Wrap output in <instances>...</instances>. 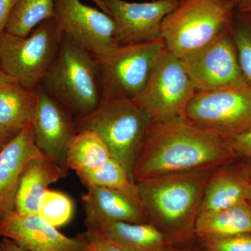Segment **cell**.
<instances>
[{
  "instance_id": "obj_1",
  "label": "cell",
  "mask_w": 251,
  "mask_h": 251,
  "mask_svg": "<svg viewBox=\"0 0 251 251\" xmlns=\"http://www.w3.org/2000/svg\"><path fill=\"white\" fill-rule=\"evenodd\" d=\"M233 157L221 135L185 117L153 121L137 156L133 179L135 183L171 173L216 169Z\"/></svg>"
},
{
  "instance_id": "obj_2",
  "label": "cell",
  "mask_w": 251,
  "mask_h": 251,
  "mask_svg": "<svg viewBox=\"0 0 251 251\" xmlns=\"http://www.w3.org/2000/svg\"><path fill=\"white\" fill-rule=\"evenodd\" d=\"M214 170L180 172L135 181L149 222L173 245L182 247L196 239L195 225Z\"/></svg>"
},
{
  "instance_id": "obj_3",
  "label": "cell",
  "mask_w": 251,
  "mask_h": 251,
  "mask_svg": "<svg viewBox=\"0 0 251 251\" xmlns=\"http://www.w3.org/2000/svg\"><path fill=\"white\" fill-rule=\"evenodd\" d=\"M152 119L133 99H102L85 117L76 118L77 130L91 129L105 142L112 158L131 179L135 161ZM134 181V180H133Z\"/></svg>"
},
{
  "instance_id": "obj_4",
  "label": "cell",
  "mask_w": 251,
  "mask_h": 251,
  "mask_svg": "<svg viewBox=\"0 0 251 251\" xmlns=\"http://www.w3.org/2000/svg\"><path fill=\"white\" fill-rule=\"evenodd\" d=\"M92 55L63 36L40 85L76 118L93 112L101 100L98 63Z\"/></svg>"
},
{
  "instance_id": "obj_5",
  "label": "cell",
  "mask_w": 251,
  "mask_h": 251,
  "mask_svg": "<svg viewBox=\"0 0 251 251\" xmlns=\"http://www.w3.org/2000/svg\"><path fill=\"white\" fill-rule=\"evenodd\" d=\"M235 5L230 0H180L162 23L166 49L181 58L207 46L231 27Z\"/></svg>"
},
{
  "instance_id": "obj_6",
  "label": "cell",
  "mask_w": 251,
  "mask_h": 251,
  "mask_svg": "<svg viewBox=\"0 0 251 251\" xmlns=\"http://www.w3.org/2000/svg\"><path fill=\"white\" fill-rule=\"evenodd\" d=\"M63 39L54 19L41 23L25 37L0 34V67L8 76L36 89L58 53Z\"/></svg>"
},
{
  "instance_id": "obj_7",
  "label": "cell",
  "mask_w": 251,
  "mask_h": 251,
  "mask_svg": "<svg viewBox=\"0 0 251 251\" xmlns=\"http://www.w3.org/2000/svg\"><path fill=\"white\" fill-rule=\"evenodd\" d=\"M166 49L163 39L120 45L94 57L98 63L102 99H134L148 82Z\"/></svg>"
},
{
  "instance_id": "obj_8",
  "label": "cell",
  "mask_w": 251,
  "mask_h": 251,
  "mask_svg": "<svg viewBox=\"0 0 251 251\" xmlns=\"http://www.w3.org/2000/svg\"><path fill=\"white\" fill-rule=\"evenodd\" d=\"M184 117L224 138L251 128V86L196 91Z\"/></svg>"
},
{
  "instance_id": "obj_9",
  "label": "cell",
  "mask_w": 251,
  "mask_h": 251,
  "mask_svg": "<svg viewBox=\"0 0 251 251\" xmlns=\"http://www.w3.org/2000/svg\"><path fill=\"white\" fill-rule=\"evenodd\" d=\"M196 90L181 59L165 50L152 69L146 85L133 99L153 121L184 117Z\"/></svg>"
},
{
  "instance_id": "obj_10",
  "label": "cell",
  "mask_w": 251,
  "mask_h": 251,
  "mask_svg": "<svg viewBox=\"0 0 251 251\" xmlns=\"http://www.w3.org/2000/svg\"><path fill=\"white\" fill-rule=\"evenodd\" d=\"M54 19L64 38L94 57L120 46L112 18L80 0H54Z\"/></svg>"
},
{
  "instance_id": "obj_11",
  "label": "cell",
  "mask_w": 251,
  "mask_h": 251,
  "mask_svg": "<svg viewBox=\"0 0 251 251\" xmlns=\"http://www.w3.org/2000/svg\"><path fill=\"white\" fill-rule=\"evenodd\" d=\"M180 59L196 91L247 84L239 66L231 27L207 46Z\"/></svg>"
},
{
  "instance_id": "obj_12",
  "label": "cell",
  "mask_w": 251,
  "mask_h": 251,
  "mask_svg": "<svg viewBox=\"0 0 251 251\" xmlns=\"http://www.w3.org/2000/svg\"><path fill=\"white\" fill-rule=\"evenodd\" d=\"M93 1L115 22L119 45L161 39L163 20L180 2V0H153L146 2L125 0Z\"/></svg>"
},
{
  "instance_id": "obj_13",
  "label": "cell",
  "mask_w": 251,
  "mask_h": 251,
  "mask_svg": "<svg viewBox=\"0 0 251 251\" xmlns=\"http://www.w3.org/2000/svg\"><path fill=\"white\" fill-rule=\"evenodd\" d=\"M37 90V103L32 125L36 147L41 152L69 171L66 165L69 144L76 133L72 114L42 87Z\"/></svg>"
},
{
  "instance_id": "obj_14",
  "label": "cell",
  "mask_w": 251,
  "mask_h": 251,
  "mask_svg": "<svg viewBox=\"0 0 251 251\" xmlns=\"http://www.w3.org/2000/svg\"><path fill=\"white\" fill-rule=\"evenodd\" d=\"M0 237L27 251H82V234L68 237L37 214L13 211L0 219Z\"/></svg>"
},
{
  "instance_id": "obj_15",
  "label": "cell",
  "mask_w": 251,
  "mask_h": 251,
  "mask_svg": "<svg viewBox=\"0 0 251 251\" xmlns=\"http://www.w3.org/2000/svg\"><path fill=\"white\" fill-rule=\"evenodd\" d=\"M34 140L32 122L23 128L0 152V219L15 211L16 193L25 167L41 155Z\"/></svg>"
},
{
  "instance_id": "obj_16",
  "label": "cell",
  "mask_w": 251,
  "mask_h": 251,
  "mask_svg": "<svg viewBox=\"0 0 251 251\" xmlns=\"http://www.w3.org/2000/svg\"><path fill=\"white\" fill-rule=\"evenodd\" d=\"M81 200L87 228L105 223H150L141 203L121 191L87 186Z\"/></svg>"
},
{
  "instance_id": "obj_17",
  "label": "cell",
  "mask_w": 251,
  "mask_h": 251,
  "mask_svg": "<svg viewBox=\"0 0 251 251\" xmlns=\"http://www.w3.org/2000/svg\"><path fill=\"white\" fill-rule=\"evenodd\" d=\"M68 171L44 153L32 158L25 167L16 193L15 211L38 214L41 196L51 184L65 178Z\"/></svg>"
},
{
  "instance_id": "obj_18",
  "label": "cell",
  "mask_w": 251,
  "mask_h": 251,
  "mask_svg": "<svg viewBox=\"0 0 251 251\" xmlns=\"http://www.w3.org/2000/svg\"><path fill=\"white\" fill-rule=\"evenodd\" d=\"M127 251H169L173 243L151 223L112 222L87 228Z\"/></svg>"
},
{
  "instance_id": "obj_19",
  "label": "cell",
  "mask_w": 251,
  "mask_h": 251,
  "mask_svg": "<svg viewBox=\"0 0 251 251\" xmlns=\"http://www.w3.org/2000/svg\"><path fill=\"white\" fill-rule=\"evenodd\" d=\"M242 234H251V204L248 201L221 210L200 213L195 225V237L200 242Z\"/></svg>"
},
{
  "instance_id": "obj_20",
  "label": "cell",
  "mask_w": 251,
  "mask_h": 251,
  "mask_svg": "<svg viewBox=\"0 0 251 251\" xmlns=\"http://www.w3.org/2000/svg\"><path fill=\"white\" fill-rule=\"evenodd\" d=\"M37 90L5 75L0 79V125L15 133L33 121Z\"/></svg>"
},
{
  "instance_id": "obj_21",
  "label": "cell",
  "mask_w": 251,
  "mask_h": 251,
  "mask_svg": "<svg viewBox=\"0 0 251 251\" xmlns=\"http://www.w3.org/2000/svg\"><path fill=\"white\" fill-rule=\"evenodd\" d=\"M225 166L211 173L204 188L200 213L221 210L247 201L249 182L240 167Z\"/></svg>"
},
{
  "instance_id": "obj_22",
  "label": "cell",
  "mask_w": 251,
  "mask_h": 251,
  "mask_svg": "<svg viewBox=\"0 0 251 251\" xmlns=\"http://www.w3.org/2000/svg\"><path fill=\"white\" fill-rule=\"evenodd\" d=\"M110 158L108 146L95 131L80 129L69 144L66 165L77 173L103 166Z\"/></svg>"
},
{
  "instance_id": "obj_23",
  "label": "cell",
  "mask_w": 251,
  "mask_h": 251,
  "mask_svg": "<svg viewBox=\"0 0 251 251\" xmlns=\"http://www.w3.org/2000/svg\"><path fill=\"white\" fill-rule=\"evenodd\" d=\"M54 18V0H16L4 31L25 37L41 23Z\"/></svg>"
},
{
  "instance_id": "obj_24",
  "label": "cell",
  "mask_w": 251,
  "mask_h": 251,
  "mask_svg": "<svg viewBox=\"0 0 251 251\" xmlns=\"http://www.w3.org/2000/svg\"><path fill=\"white\" fill-rule=\"evenodd\" d=\"M75 173L86 187L97 186L116 190L131 196L142 204L135 181L121 163L113 158L95 169Z\"/></svg>"
},
{
  "instance_id": "obj_25",
  "label": "cell",
  "mask_w": 251,
  "mask_h": 251,
  "mask_svg": "<svg viewBox=\"0 0 251 251\" xmlns=\"http://www.w3.org/2000/svg\"><path fill=\"white\" fill-rule=\"evenodd\" d=\"M74 211V202L70 197L49 188L41 196L37 214L52 226L58 227L70 221Z\"/></svg>"
},
{
  "instance_id": "obj_26",
  "label": "cell",
  "mask_w": 251,
  "mask_h": 251,
  "mask_svg": "<svg viewBox=\"0 0 251 251\" xmlns=\"http://www.w3.org/2000/svg\"><path fill=\"white\" fill-rule=\"evenodd\" d=\"M232 38L243 76L251 86V24L243 18L232 21Z\"/></svg>"
},
{
  "instance_id": "obj_27",
  "label": "cell",
  "mask_w": 251,
  "mask_h": 251,
  "mask_svg": "<svg viewBox=\"0 0 251 251\" xmlns=\"http://www.w3.org/2000/svg\"><path fill=\"white\" fill-rule=\"evenodd\" d=\"M206 251H251V234H242L219 240L202 241Z\"/></svg>"
},
{
  "instance_id": "obj_28",
  "label": "cell",
  "mask_w": 251,
  "mask_h": 251,
  "mask_svg": "<svg viewBox=\"0 0 251 251\" xmlns=\"http://www.w3.org/2000/svg\"><path fill=\"white\" fill-rule=\"evenodd\" d=\"M82 235L84 240L82 251H127L94 231L87 229Z\"/></svg>"
},
{
  "instance_id": "obj_29",
  "label": "cell",
  "mask_w": 251,
  "mask_h": 251,
  "mask_svg": "<svg viewBox=\"0 0 251 251\" xmlns=\"http://www.w3.org/2000/svg\"><path fill=\"white\" fill-rule=\"evenodd\" d=\"M234 156L251 161V128L233 136L224 138Z\"/></svg>"
},
{
  "instance_id": "obj_30",
  "label": "cell",
  "mask_w": 251,
  "mask_h": 251,
  "mask_svg": "<svg viewBox=\"0 0 251 251\" xmlns=\"http://www.w3.org/2000/svg\"><path fill=\"white\" fill-rule=\"evenodd\" d=\"M16 0H0V34L4 31Z\"/></svg>"
},
{
  "instance_id": "obj_31",
  "label": "cell",
  "mask_w": 251,
  "mask_h": 251,
  "mask_svg": "<svg viewBox=\"0 0 251 251\" xmlns=\"http://www.w3.org/2000/svg\"><path fill=\"white\" fill-rule=\"evenodd\" d=\"M16 135L17 133L11 131L0 125V152Z\"/></svg>"
},
{
  "instance_id": "obj_32",
  "label": "cell",
  "mask_w": 251,
  "mask_h": 251,
  "mask_svg": "<svg viewBox=\"0 0 251 251\" xmlns=\"http://www.w3.org/2000/svg\"><path fill=\"white\" fill-rule=\"evenodd\" d=\"M0 251H27L18 246L16 243L6 238H2L0 242Z\"/></svg>"
},
{
  "instance_id": "obj_33",
  "label": "cell",
  "mask_w": 251,
  "mask_h": 251,
  "mask_svg": "<svg viewBox=\"0 0 251 251\" xmlns=\"http://www.w3.org/2000/svg\"><path fill=\"white\" fill-rule=\"evenodd\" d=\"M236 5L241 14L251 16V0H239Z\"/></svg>"
},
{
  "instance_id": "obj_34",
  "label": "cell",
  "mask_w": 251,
  "mask_h": 251,
  "mask_svg": "<svg viewBox=\"0 0 251 251\" xmlns=\"http://www.w3.org/2000/svg\"><path fill=\"white\" fill-rule=\"evenodd\" d=\"M241 170L247 178L249 184H251V161H246L245 163L239 166Z\"/></svg>"
},
{
  "instance_id": "obj_35",
  "label": "cell",
  "mask_w": 251,
  "mask_h": 251,
  "mask_svg": "<svg viewBox=\"0 0 251 251\" xmlns=\"http://www.w3.org/2000/svg\"><path fill=\"white\" fill-rule=\"evenodd\" d=\"M169 251H206L205 249H203L201 245L198 248L193 247H176V246H173L170 249Z\"/></svg>"
},
{
  "instance_id": "obj_36",
  "label": "cell",
  "mask_w": 251,
  "mask_h": 251,
  "mask_svg": "<svg viewBox=\"0 0 251 251\" xmlns=\"http://www.w3.org/2000/svg\"><path fill=\"white\" fill-rule=\"evenodd\" d=\"M247 201L251 204V184H249L247 188Z\"/></svg>"
},
{
  "instance_id": "obj_37",
  "label": "cell",
  "mask_w": 251,
  "mask_h": 251,
  "mask_svg": "<svg viewBox=\"0 0 251 251\" xmlns=\"http://www.w3.org/2000/svg\"><path fill=\"white\" fill-rule=\"evenodd\" d=\"M5 75H6V74H5L4 73L1 71V67H0V79L2 78V77H4Z\"/></svg>"
},
{
  "instance_id": "obj_38",
  "label": "cell",
  "mask_w": 251,
  "mask_h": 251,
  "mask_svg": "<svg viewBox=\"0 0 251 251\" xmlns=\"http://www.w3.org/2000/svg\"><path fill=\"white\" fill-rule=\"evenodd\" d=\"M230 1H234V2L236 4V3H237L239 0H230Z\"/></svg>"
}]
</instances>
